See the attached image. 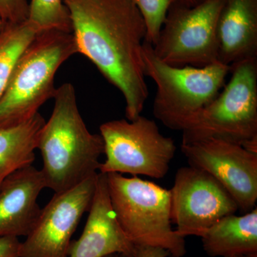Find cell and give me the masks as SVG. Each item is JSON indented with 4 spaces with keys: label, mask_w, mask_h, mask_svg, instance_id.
<instances>
[{
    "label": "cell",
    "mask_w": 257,
    "mask_h": 257,
    "mask_svg": "<svg viewBox=\"0 0 257 257\" xmlns=\"http://www.w3.org/2000/svg\"><path fill=\"white\" fill-rule=\"evenodd\" d=\"M77 53L87 57L124 96L126 119L148 99L143 59L147 29L132 0H64Z\"/></svg>",
    "instance_id": "1"
},
{
    "label": "cell",
    "mask_w": 257,
    "mask_h": 257,
    "mask_svg": "<svg viewBox=\"0 0 257 257\" xmlns=\"http://www.w3.org/2000/svg\"><path fill=\"white\" fill-rule=\"evenodd\" d=\"M53 98V111L42 128L37 150L43 160L46 188L57 193L96 175L104 145L101 135L91 133L86 126L71 83L57 88Z\"/></svg>",
    "instance_id": "2"
},
{
    "label": "cell",
    "mask_w": 257,
    "mask_h": 257,
    "mask_svg": "<svg viewBox=\"0 0 257 257\" xmlns=\"http://www.w3.org/2000/svg\"><path fill=\"white\" fill-rule=\"evenodd\" d=\"M77 54L72 32H40L15 64L6 90L0 99V124L32 117L55 95L57 70Z\"/></svg>",
    "instance_id": "3"
},
{
    "label": "cell",
    "mask_w": 257,
    "mask_h": 257,
    "mask_svg": "<svg viewBox=\"0 0 257 257\" xmlns=\"http://www.w3.org/2000/svg\"><path fill=\"white\" fill-rule=\"evenodd\" d=\"M106 175L111 206L130 241L135 246L164 248L172 257H183L185 238L172 229L170 190L136 176Z\"/></svg>",
    "instance_id": "4"
},
{
    "label": "cell",
    "mask_w": 257,
    "mask_h": 257,
    "mask_svg": "<svg viewBox=\"0 0 257 257\" xmlns=\"http://www.w3.org/2000/svg\"><path fill=\"white\" fill-rule=\"evenodd\" d=\"M224 89L184 126L182 143L218 139L257 154V57L230 66Z\"/></svg>",
    "instance_id": "5"
},
{
    "label": "cell",
    "mask_w": 257,
    "mask_h": 257,
    "mask_svg": "<svg viewBox=\"0 0 257 257\" xmlns=\"http://www.w3.org/2000/svg\"><path fill=\"white\" fill-rule=\"evenodd\" d=\"M143 59L145 77L157 86L154 116L167 128L181 132L218 96L230 71V66L220 62L204 67H173L160 60L145 40Z\"/></svg>",
    "instance_id": "6"
},
{
    "label": "cell",
    "mask_w": 257,
    "mask_h": 257,
    "mask_svg": "<svg viewBox=\"0 0 257 257\" xmlns=\"http://www.w3.org/2000/svg\"><path fill=\"white\" fill-rule=\"evenodd\" d=\"M106 160L100 173L128 174L162 179L170 170L177 146L161 134L154 120L140 115L137 119L111 120L101 125Z\"/></svg>",
    "instance_id": "7"
},
{
    "label": "cell",
    "mask_w": 257,
    "mask_h": 257,
    "mask_svg": "<svg viewBox=\"0 0 257 257\" xmlns=\"http://www.w3.org/2000/svg\"><path fill=\"white\" fill-rule=\"evenodd\" d=\"M224 0L189 7L177 1L166 15L156 43L160 60L173 67H204L219 61L217 21Z\"/></svg>",
    "instance_id": "8"
},
{
    "label": "cell",
    "mask_w": 257,
    "mask_h": 257,
    "mask_svg": "<svg viewBox=\"0 0 257 257\" xmlns=\"http://www.w3.org/2000/svg\"><path fill=\"white\" fill-rule=\"evenodd\" d=\"M170 190L172 223L184 238L201 237L216 221L239 210L217 179L193 166L179 169Z\"/></svg>",
    "instance_id": "9"
},
{
    "label": "cell",
    "mask_w": 257,
    "mask_h": 257,
    "mask_svg": "<svg viewBox=\"0 0 257 257\" xmlns=\"http://www.w3.org/2000/svg\"><path fill=\"white\" fill-rule=\"evenodd\" d=\"M97 175L55 193L21 242L20 257H69L72 236L90 207Z\"/></svg>",
    "instance_id": "10"
},
{
    "label": "cell",
    "mask_w": 257,
    "mask_h": 257,
    "mask_svg": "<svg viewBox=\"0 0 257 257\" xmlns=\"http://www.w3.org/2000/svg\"><path fill=\"white\" fill-rule=\"evenodd\" d=\"M189 165L206 171L217 179L244 213L256 207L257 154L218 139L182 143Z\"/></svg>",
    "instance_id": "11"
},
{
    "label": "cell",
    "mask_w": 257,
    "mask_h": 257,
    "mask_svg": "<svg viewBox=\"0 0 257 257\" xmlns=\"http://www.w3.org/2000/svg\"><path fill=\"white\" fill-rule=\"evenodd\" d=\"M87 222L69 257H104L121 253L135 257V246L121 229L109 198L106 174L99 172Z\"/></svg>",
    "instance_id": "12"
},
{
    "label": "cell",
    "mask_w": 257,
    "mask_h": 257,
    "mask_svg": "<svg viewBox=\"0 0 257 257\" xmlns=\"http://www.w3.org/2000/svg\"><path fill=\"white\" fill-rule=\"evenodd\" d=\"M45 188L41 170L32 165L17 171L0 184V237L30 234L41 211L38 197Z\"/></svg>",
    "instance_id": "13"
},
{
    "label": "cell",
    "mask_w": 257,
    "mask_h": 257,
    "mask_svg": "<svg viewBox=\"0 0 257 257\" xmlns=\"http://www.w3.org/2000/svg\"><path fill=\"white\" fill-rule=\"evenodd\" d=\"M219 61L231 66L257 57V0H224L217 21Z\"/></svg>",
    "instance_id": "14"
},
{
    "label": "cell",
    "mask_w": 257,
    "mask_h": 257,
    "mask_svg": "<svg viewBox=\"0 0 257 257\" xmlns=\"http://www.w3.org/2000/svg\"><path fill=\"white\" fill-rule=\"evenodd\" d=\"M208 256L231 257L257 253V209L242 216H224L201 236Z\"/></svg>",
    "instance_id": "15"
},
{
    "label": "cell",
    "mask_w": 257,
    "mask_h": 257,
    "mask_svg": "<svg viewBox=\"0 0 257 257\" xmlns=\"http://www.w3.org/2000/svg\"><path fill=\"white\" fill-rule=\"evenodd\" d=\"M45 121L38 112L23 121L0 124V184L17 171L32 165Z\"/></svg>",
    "instance_id": "16"
},
{
    "label": "cell",
    "mask_w": 257,
    "mask_h": 257,
    "mask_svg": "<svg viewBox=\"0 0 257 257\" xmlns=\"http://www.w3.org/2000/svg\"><path fill=\"white\" fill-rule=\"evenodd\" d=\"M38 33L28 20L4 25L0 30V99L9 84L19 57Z\"/></svg>",
    "instance_id": "17"
},
{
    "label": "cell",
    "mask_w": 257,
    "mask_h": 257,
    "mask_svg": "<svg viewBox=\"0 0 257 257\" xmlns=\"http://www.w3.org/2000/svg\"><path fill=\"white\" fill-rule=\"evenodd\" d=\"M28 21L37 32H72V23L64 0H31Z\"/></svg>",
    "instance_id": "18"
},
{
    "label": "cell",
    "mask_w": 257,
    "mask_h": 257,
    "mask_svg": "<svg viewBox=\"0 0 257 257\" xmlns=\"http://www.w3.org/2000/svg\"><path fill=\"white\" fill-rule=\"evenodd\" d=\"M141 13L147 29L145 41L156 43L166 15L171 5L179 0H132Z\"/></svg>",
    "instance_id": "19"
},
{
    "label": "cell",
    "mask_w": 257,
    "mask_h": 257,
    "mask_svg": "<svg viewBox=\"0 0 257 257\" xmlns=\"http://www.w3.org/2000/svg\"><path fill=\"white\" fill-rule=\"evenodd\" d=\"M28 0H0V23H23L28 20Z\"/></svg>",
    "instance_id": "20"
},
{
    "label": "cell",
    "mask_w": 257,
    "mask_h": 257,
    "mask_svg": "<svg viewBox=\"0 0 257 257\" xmlns=\"http://www.w3.org/2000/svg\"><path fill=\"white\" fill-rule=\"evenodd\" d=\"M21 241L15 236L0 237V257H20Z\"/></svg>",
    "instance_id": "21"
},
{
    "label": "cell",
    "mask_w": 257,
    "mask_h": 257,
    "mask_svg": "<svg viewBox=\"0 0 257 257\" xmlns=\"http://www.w3.org/2000/svg\"><path fill=\"white\" fill-rule=\"evenodd\" d=\"M170 253L164 248L150 246H135V257H168Z\"/></svg>",
    "instance_id": "22"
},
{
    "label": "cell",
    "mask_w": 257,
    "mask_h": 257,
    "mask_svg": "<svg viewBox=\"0 0 257 257\" xmlns=\"http://www.w3.org/2000/svg\"><path fill=\"white\" fill-rule=\"evenodd\" d=\"M179 1L187 6L194 7L204 3L206 0H179Z\"/></svg>",
    "instance_id": "23"
},
{
    "label": "cell",
    "mask_w": 257,
    "mask_h": 257,
    "mask_svg": "<svg viewBox=\"0 0 257 257\" xmlns=\"http://www.w3.org/2000/svg\"><path fill=\"white\" fill-rule=\"evenodd\" d=\"M104 257H127L125 256L124 254H121V253H113V254L108 255V256H106Z\"/></svg>",
    "instance_id": "24"
},
{
    "label": "cell",
    "mask_w": 257,
    "mask_h": 257,
    "mask_svg": "<svg viewBox=\"0 0 257 257\" xmlns=\"http://www.w3.org/2000/svg\"><path fill=\"white\" fill-rule=\"evenodd\" d=\"M231 257H257L256 253H252V254L240 255V256H231Z\"/></svg>",
    "instance_id": "25"
},
{
    "label": "cell",
    "mask_w": 257,
    "mask_h": 257,
    "mask_svg": "<svg viewBox=\"0 0 257 257\" xmlns=\"http://www.w3.org/2000/svg\"><path fill=\"white\" fill-rule=\"evenodd\" d=\"M4 25H3V24L0 23V30H1L2 28H3V26Z\"/></svg>",
    "instance_id": "26"
}]
</instances>
